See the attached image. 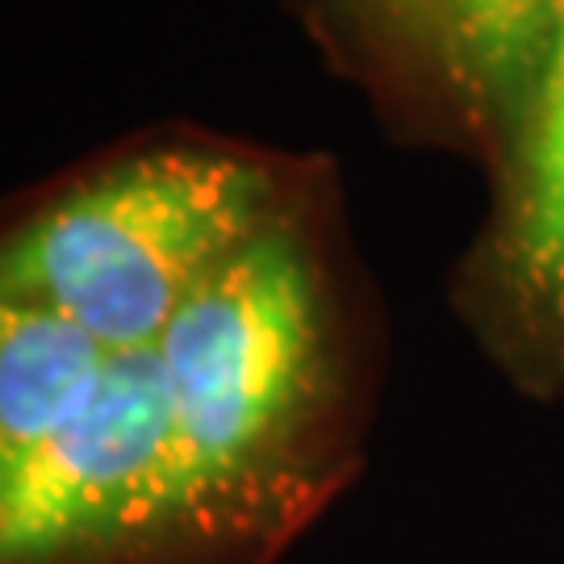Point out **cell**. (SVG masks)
<instances>
[{
	"label": "cell",
	"mask_w": 564,
	"mask_h": 564,
	"mask_svg": "<svg viewBox=\"0 0 564 564\" xmlns=\"http://www.w3.org/2000/svg\"><path fill=\"white\" fill-rule=\"evenodd\" d=\"M260 163L147 151L72 184L0 239V297L34 302L109 351H147L242 242L272 226Z\"/></svg>",
	"instance_id": "1"
},
{
	"label": "cell",
	"mask_w": 564,
	"mask_h": 564,
	"mask_svg": "<svg viewBox=\"0 0 564 564\" xmlns=\"http://www.w3.org/2000/svg\"><path fill=\"white\" fill-rule=\"evenodd\" d=\"M197 502L260 477L302 423L323 364V302L310 251L284 223L251 242L176 310L155 343Z\"/></svg>",
	"instance_id": "2"
},
{
	"label": "cell",
	"mask_w": 564,
	"mask_h": 564,
	"mask_svg": "<svg viewBox=\"0 0 564 564\" xmlns=\"http://www.w3.org/2000/svg\"><path fill=\"white\" fill-rule=\"evenodd\" d=\"M202 510L155 347L118 351L67 426L0 477V564H105Z\"/></svg>",
	"instance_id": "3"
},
{
	"label": "cell",
	"mask_w": 564,
	"mask_h": 564,
	"mask_svg": "<svg viewBox=\"0 0 564 564\" xmlns=\"http://www.w3.org/2000/svg\"><path fill=\"white\" fill-rule=\"evenodd\" d=\"M109 351L34 302L0 297V477L93 398Z\"/></svg>",
	"instance_id": "4"
},
{
	"label": "cell",
	"mask_w": 564,
	"mask_h": 564,
	"mask_svg": "<svg viewBox=\"0 0 564 564\" xmlns=\"http://www.w3.org/2000/svg\"><path fill=\"white\" fill-rule=\"evenodd\" d=\"M510 251L527 289L564 314V0L552 59L527 121Z\"/></svg>",
	"instance_id": "5"
},
{
	"label": "cell",
	"mask_w": 564,
	"mask_h": 564,
	"mask_svg": "<svg viewBox=\"0 0 564 564\" xmlns=\"http://www.w3.org/2000/svg\"><path fill=\"white\" fill-rule=\"evenodd\" d=\"M464 76L498 101L540 97L561 0H440Z\"/></svg>",
	"instance_id": "6"
}]
</instances>
